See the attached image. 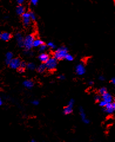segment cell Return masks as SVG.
Returning <instances> with one entry per match:
<instances>
[{
	"label": "cell",
	"mask_w": 115,
	"mask_h": 142,
	"mask_svg": "<svg viewBox=\"0 0 115 142\" xmlns=\"http://www.w3.org/2000/svg\"><path fill=\"white\" fill-rule=\"evenodd\" d=\"M99 80L102 81H103L105 80V78H104V76H99Z\"/></svg>",
	"instance_id": "d6a6232c"
},
{
	"label": "cell",
	"mask_w": 115,
	"mask_h": 142,
	"mask_svg": "<svg viewBox=\"0 0 115 142\" xmlns=\"http://www.w3.org/2000/svg\"><path fill=\"white\" fill-rule=\"evenodd\" d=\"M24 69H25V68H23L20 66L18 68V71H19V72H20V73H23V72H24Z\"/></svg>",
	"instance_id": "4dcf8cb0"
},
{
	"label": "cell",
	"mask_w": 115,
	"mask_h": 142,
	"mask_svg": "<svg viewBox=\"0 0 115 142\" xmlns=\"http://www.w3.org/2000/svg\"><path fill=\"white\" fill-rule=\"evenodd\" d=\"M16 1L17 2V3L19 5H22V4L24 3V2L25 1V0H16Z\"/></svg>",
	"instance_id": "f1b7e54d"
},
{
	"label": "cell",
	"mask_w": 115,
	"mask_h": 142,
	"mask_svg": "<svg viewBox=\"0 0 115 142\" xmlns=\"http://www.w3.org/2000/svg\"><path fill=\"white\" fill-rule=\"evenodd\" d=\"M49 57V55H48V54L45 53H41V55L38 56L39 59H40V61H41V62L44 63H45V62H46V61L48 60Z\"/></svg>",
	"instance_id": "4fadbf2b"
},
{
	"label": "cell",
	"mask_w": 115,
	"mask_h": 142,
	"mask_svg": "<svg viewBox=\"0 0 115 142\" xmlns=\"http://www.w3.org/2000/svg\"><path fill=\"white\" fill-rule=\"evenodd\" d=\"M21 62V61L19 58H18V57H17V58H13L11 60L8 65L9 66V67L11 68H12L13 69H18L20 67Z\"/></svg>",
	"instance_id": "277c9868"
},
{
	"label": "cell",
	"mask_w": 115,
	"mask_h": 142,
	"mask_svg": "<svg viewBox=\"0 0 115 142\" xmlns=\"http://www.w3.org/2000/svg\"><path fill=\"white\" fill-rule=\"evenodd\" d=\"M11 38V35L8 32H3L1 35V39L3 41H8Z\"/></svg>",
	"instance_id": "7c38bea8"
},
{
	"label": "cell",
	"mask_w": 115,
	"mask_h": 142,
	"mask_svg": "<svg viewBox=\"0 0 115 142\" xmlns=\"http://www.w3.org/2000/svg\"><path fill=\"white\" fill-rule=\"evenodd\" d=\"M111 82H112L113 85H115V78H112V80H111Z\"/></svg>",
	"instance_id": "836d02e7"
},
{
	"label": "cell",
	"mask_w": 115,
	"mask_h": 142,
	"mask_svg": "<svg viewBox=\"0 0 115 142\" xmlns=\"http://www.w3.org/2000/svg\"><path fill=\"white\" fill-rule=\"evenodd\" d=\"M34 36L32 35L27 36L24 38V47H25L27 51H30L32 47H33V41H34Z\"/></svg>",
	"instance_id": "3957f363"
},
{
	"label": "cell",
	"mask_w": 115,
	"mask_h": 142,
	"mask_svg": "<svg viewBox=\"0 0 115 142\" xmlns=\"http://www.w3.org/2000/svg\"><path fill=\"white\" fill-rule=\"evenodd\" d=\"M15 37L18 46L20 47H24V37L22 36V34L20 33H17V35H16Z\"/></svg>",
	"instance_id": "ba28073f"
},
{
	"label": "cell",
	"mask_w": 115,
	"mask_h": 142,
	"mask_svg": "<svg viewBox=\"0 0 115 142\" xmlns=\"http://www.w3.org/2000/svg\"><path fill=\"white\" fill-rule=\"evenodd\" d=\"M44 43L43 41L41 40L40 39H34V41H33V47H40L41 45Z\"/></svg>",
	"instance_id": "e0dca14e"
},
{
	"label": "cell",
	"mask_w": 115,
	"mask_h": 142,
	"mask_svg": "<svg viewBox=\"0 0 115 142\" xmlns=\"http://www.w3.org/2000/svg\"><path fill=\"white\" fill-rule=\"evenodd\" d=\"M23 85H24L25 88H27L31 89L34 86V82H33L32 81L26 80L25 81H24V82H23Z\"/></svg>",
	"instance_id": "5bb4252c"
},
{
	"label": "cell",
	"mask_w": 115,
	"mask_h": 142,
	"mask_svg": "<svg viewBox=\"0 0 115 142\" xmlns=\"http://www.w3.org/2000/svg\"><path fill=\"white\" fill-rule=\"evenodd\" d=\"M46 48H47V46L43 43L40 46V51H41V52H44V51L46 49Z\"/></svg>",
	"instance_id": "44dd1931"
},
{
	"label": "cell",
	"mask_w": 115,
	"mask_h": 142,
	"mask_svg": "<svg viewBox=\"0 0 115 142\" xmlns=\"http://www.w3.org/2000/svg\"><path fill=\"white\" fill-rule=\"evenodd\" d=\"M95 100L96 102H99L101 100V97L100 95H96V96L95 97Z\"/></svg>",
	"instance_id": "484cf974"
},
{
	"label": "cell",
	"mask_w": 115,
	"mask_h": 142,
	"mask_svg": "<svg viewBox=\"0 0 115 142\" xmlns=\"http://www.w3.org/2000/svg\"><path fill=\"white\" fill-rule=\"evenodd\" d=\"M16 12L18 15H22L24 13H25V8L22 5H19L16 8Z\"/></svg>",
	"instance_id": "9a60e30c"
},
{
	"label": "cell",
	"mask_w": 115,
	"mask_h": 142,
	"mask_svg": "<svg viewBox=\"0 0 115 142\" xmlns=\"http://www.w3.org/2000/svg\"><path fill=\"white\" fill-rule=\"evenodd\" d=\"M68 54V49L66 47H62L58 48L53 54V57L57 60H62L65 59L66 55Z\"/></svg>",
	"instance_id": "6da1fadb"
},
{
	"label": "cell",
	"mask_w": 115,
	"mask_h": 142,
	"mask_svg": "<svg viewBox=\"0 0 115 142\" xmlns=\"http://www.w3.org/2000/svg\"><path fill=\"white\" fill-rule=\"evenodd\" d=\"M106 104H107V102H106L105 101H104L103 100L102 101H100V103H99L100 106H103V107H105V106H106Z\"/></svg>",
	"instance_id": "d4e9b609"
},
{
	"label": "cell",
	"mask_w": 115,
	"mask_h": 142,
	"mask_svg": "<svg viewBox=\"0 0 115 142\" xmlns=\"http://www.w3.org/2000/svg\"><path fill=\"white\" fill-rule=\"evenodd\" d=\"M31 142H35V140H34V139H32V140H31Z\"/></svg>",
	"instance_id": "8d00e7d4"
},
{
	"label": "cell",
	"mask_w": 115,
	"mask_h": 142,
	"mask_svg": "<svg viewBox=\"0 0 115 142\" xmlns=\"http://www.w3.org/2000/svg\"><path fill=\"white\" fill-rule=\"evenodd\" d=\"M105 107V108L104 109V111L107 112V113L111 114H112L114 112L115 108L112 106V102H108V103H107Z\"/></svg>",
	"instance_id": "9c48e42d"
},
{
	"label": "cell",
	"mask_w": 115,
	"mask_h": 142,
	"mask_svg": "<svg viewBox=\"0 0 115 142\" xmlns=\"http://www.w3.org/2000/svg\"><path fill=\"white\" fill-rule=\"evenodd\" d=\"M22 21L23 23H24L25 26H28L31 23V18H30V15H29V13L27 12H25L22 14Z\"/></svg>",
	"instance_id": "5b68a950"
},
{
	"label": "cell",
	"mask_w": 115,
	"mask_h": 142,
	"mask_svg": "<svg viewBox=\"0 0 115 142\" xmlns=\"http://www.w3.org/2000/svg\"><path fill=\"white\" fill-rule=\"evenodd\" d=\"M45 69H46V66H45V65L44 64H44H41V65L39 66L37 68L38 72H40V73H42V72H44V71H45Z\"/></svg>",
	"instance_id": "ac0fdd59"
},
{
	"label": "cell",
	"mask_w": 115,
	"mask_h": 142,
	"mask_svg": "<svg viewBox=\"0 0 115 142\" xmlns=\"http://www.w3.org/2000/svg\"><path fill=\"white\" fill-rule=\"evenodd\" d=\"M102 99L104 101H106L107 103H108V102H112L113 101V96H112L111 94H110L108 92H106L105 94H103Z\"/></svg>",
	"instance_id": "30bf717a"
},
{
	"label": "cell",
	"mask_w": 115,
	"mask_h": 142,
	"mask_svg": "<svg viewBox=\"0 0 115 142\" xmlns=\"http://www.w3.org/2000/svg\"><path fill=\"white\" fill-rule=\"evenodd\" d=\"M1 31H0V39H1Z\"/></svg>",
	"instance_id": "74e56055"
},
{
	"label": "cell",
	"mask_w": 115,
	"mask_h": 142,
	"mask_svg": "<svg viewBox=\"0 0 115 142\" xmlns=\"http://www.w3.org/2000/svg\"><path fill=\"white\" fill-rule=\"evenodd\" d=\"M39 0H31V2L32 3V4H33L34 5H36L38 2Z\"/></svg>",
	"instance_id": "4316f807"
},
{
	"label": "cell",
	"mask_w": 115,
	"mask_h": 142,
	"mask_svg": "<svg viewBox=\"0 0 115 142\" xmlns=\"http://www.w3.org/2000/svg\"><path fill=\"white\" fill-rule=\"evenodd\" d=\"M76 72L78 75H83L84 74H85L86 72V69H85L84 65L80 63V64L77 65L76 67Z\"/></svg>",
	"instance_id": "52a82bcc"
},
{
	"label": "cell",
	"mask_w": 115,
	"mask_h": 142,
	"mask_svg": "<svg viewBox=\"0 0 115 142\" xmlns=\"http://www.w3.org/2000/svg\"><path fill=\"white\" fill-rule=\"evenodd\" d=\"M89 85H92L93 84V82L92 81H90L89 82Z\"/></svg>",
	"instance_id": "d590c367"
},
{
	"label": "cell",
	"mask_w": 115,
	"mask_h": 142,
	"mask_svg": "<svg viewBox=\"0 0 115 142\" xmlns=\"http://www.w3.org/2000/svg\"><path fill=\"white\" fill-rule=\"evenodd\" d=\"M29 15H30V18L31 20L35 21V20H36V15H35V14L33 12H30L29 13Z\"/></svg>",
	"instance_id": "7402d4cb"
},
{
	"label": "cell",
	"mask_w": 115,
	"mask_h": 142,
	"mask_svg": "<svg viewBox=\"0 0 115 142\" xmlns=\"http://www.w3.org/2000/svg\"><path fill=\"white\" fill-rule=\"evenodd\" d=\"M48 46L51 49H55L56 48L55 45V44L52 42L48 43Z\"/></svg>",
	"instance_id": "cb8c5ba5"
},
{
	"label": "cell",
	"mask_w": 115,
	"mask_h": 142,
	"mask_svg": "<svg viewBox=\"0 0 115 142\" xmlns=\"http://www.w3.org/2000/svg\"><path fill=\"white\" fill-rule=\"evenodd\" d=\"M27 68H28V69H29V70H34V69H35V68H36V66H35V65L34 64V63H29L27 65Z\"/></svg>",
	"instance_id": "d6986e66"
},
{
	"label": "cell",
	"mask_w": 115,
	"mask_h": 142,
	"mask_svg": "<svg viewBox=\"0 0 115 142\" xmlns=\"http://www.w3.org/2000/svg\"><path fill=\"white\" fill-rule=\"evenodd\" d=\"M65 59L66 60H67L68 61H72L73 60V57L71 55H69V54L68 53L66 55Z\"/></svg>",
	"instance_id": "ffe728a7"
},
{
	"label": "cell",
	"mask_w": 115,
	"mask_h": 142,
	"mask_svg": "<svg viewBox=\"0 0 115 142\" xmlns=\"http://www.w3.org/2000/svg\"><path fill=\"white\" fill-rule=\"evenodd\" d=\"M32 104L34 105V106H38L39 104V101H37V100H34V101L32 102Z\"/></svg>",
	"instance_id": "f546056e"
},
{
	"label": "cell",
	"mask_w": 115,
	"mask_h": 142,
	"mask_svg": "<svg viewBox=\"0 0 115 142\" xmlns=\"http://www.w3.org/2000/svg\"><path fill=\"white\" fill-rule=\"evenodd\" d=\"M58 60L54 57H49L48 60L45 63L46 69L49 71H53L56 68L58 64Z\"/></svg>",
	"instance_id": "7a4b0ae2"
},
{
	"label": "cell",
	"mask_w": 115,
	"mask_h": 142,
	"mask_svg": "<svg viewBox=\"0 0 115 142\" xmlns=\"http://www.w3.org/2000/svg\"><path fill=\"white\" fill-rule=\"evenodd\" d=\"M2 104H3V101H2V98H1V96H0V106H2Z\"/></svg>",
	"instance_id": "e575fe53"
},
{
	"label": "cell",
	"mask_w": 115,
	"mask_h": 142,
	"mask_svg": "<svg viewBox=\"0 0 115 142\" xmlns=\"http://www.w3.org/2000/svg\"><path fill=\"white\" fill-rule=\"evenodd\" d=\"M79 111H80V117H81L82 120L83 122L85 123V124H89V120L86 118V114L84 112V110L82 108H80V110H79Z\"/></svg>",
	"instance_id": "8fae6325"
},
{
	"label": "cell",
	"mask_w": 115,
	"mask_h": 142,
	"mask_svg": "<svg viewBox=\"0 0 115 142\" xmlns=\"http://www.w3.org/2000/svg\"><path fill=\"white\" fill-rule=\"evenodd\" d=\"M106 92H107V89H106V88L102 87L99 89V93L101 95H103V94H105Z\"/></svg>",
	"instance_id": "603a6c76"
},
{
	"label": "cell",
	"mask_w": 115,
	"mask_h": 142,
	"mask_svg": "<svg viewBox=\"0 0 115 142\" xmlns=\"http://www.w3.org/2000/svg\"><path fill=\"white\" fill-rule=\"evenodd\" d=\"M13 58V54L11 52H8L5 55V63L7 65H9L11 60Z\"/></svg>",
	"instance_id": "2e32d148"
},
{
	"label": "cell",
	"mask_w": 115,
	"mask_h": 142,
	"mask_svg": "<svg viewBox=\"0 0 115 142\" xmlns=\"http://www.w3.org/2000/svg\"><path fill=\"white\" fill-rule=\"evenodd\" d=\"M73 104H74V100H71L69 101V103H68V106H66L65 108L63 110V112H64L65 114L68 115L71 114L72 112V108H73Z\"/></svg>",
	"instance_id": "8992f818"
},
{
	"label": "cell",
	"mask_w": 115,
	"mask_h": 142,
	"mask_svg": "<svg viewBox=\"0 0 115 142\" xmlns=\"http://www.w3.org/2000/svg\"><path fill=\"white\" fill-rule=\"evenodd\" d=\"M20 66L22 67V68H26V67H27V63H25V62H21Z\"/></svg>",
	"instance_id": "83f0119b"
},
{
	"label": "cell",
	"mask_w": 115,
	"mask_h": 142,
	"mask_svg": "<svg viewBox=\"0 0 115 142\" xmlns=\"http://www.w3.org/2000/svg\"><path fill=\"white\" fill-rule=\"evenodd\" d=\"M59 79H61V80H63V79H65V77L63 75H61L59 76Z\"/></svg>",
	"instance_id": "1f68e13d"
}]
</instances>
